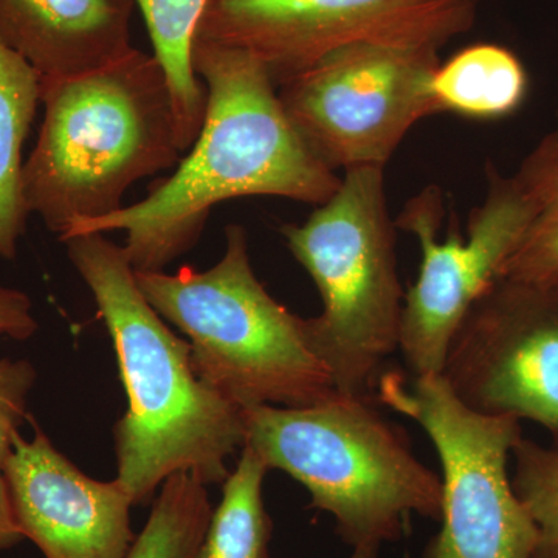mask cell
<instances>
[{
  "label": "cell",
  "mask_w": 558,
  "mask_h": 558,
  "mask_svg": "<svg viewBox=\"0 0 558 558\" xmlns=\"http://www.w3.org/2000/svg\"><path fill=\"white\" fill-rule=\"evenodd\" d=\"M439 50L355 44L279 87L282 108L332 171L385 168L418 120L436 112Z\"/></svg>",
  "instance_id": "cell-8"
},
{
  "label": "cell",
  "mask_w": 558,
  "mask_h": 558,
  "mask_svg": "<svg viewBox=\"0 0 558 558\" xmlns=\"http://www.w3.org/2000/svg\"><path fill=\"white\" fill-rule=\"evenodd\" d=\"M208 0H135L145 17L154 57L170 81L178 110L180 145L191 149L199 135L207 109V89L191 60L194 33Z\"/></svg>",
  "instance_id": "cell-17"
},
{
  "label": "cell",
  "mask_w": 558,
  "mask_h": 558,
  "mask_svg": "<svg viewBox=\"0 0 558 558\" xmlns=\"http://www.w3.org/2000/svg\"><path fill=\"white\" fill-rule=\"evenodd\" d=\"M531 219L499 278L558 290V112L556 126L512 175Z\"/></svg>",
  "instance_id": "cell-16"
},
{
  "label": "cell",
  "mask_w": 558,
  "mask_h": 558,
  "mask_svg": "<svg viewBox=\"0 0 558 558\" xmlns=\"http://www.w3.org/2000/svg\"><path fill=\"white\" fill-rule=\"evenodd\" d=\"M376 400L427 433L442 468L439 534L424 558H534L538 534L523 508L508 462L520 421L469 409L440 374H381Z\"/></svg>",
  "instance_id": "cell-7"
},
{
  "label": "cell",
  "mask_w": 558,
  "mask_h": 558,
  "mask_svg": "<svg viewBox=\"0 0 558 558\" xmlns=\"http://www.w3.org/2000/svg\"><path fill=\"white\" fill-rule=\"evenodd\" d=\"M211 269L135 271L157 314L189 336L193 366L240 409L314 405L337 395L307 341L304 318L279 304L256 278L244 227L231 223Z\"/></svg>",
  "instance_id": "cell-5"
},
{
  "label": "cell",
  "mask_w": 558,
  "mask_h": 558,
  "mask_svg": "<svg viewBox=\"0 0 558 558\" xmlns=\"http://www.w3.org/2000/svg\"><path fill=\"white\" fill-rule=\"evenodd\" d=\"M512 454L513 490L537 529L534 558H558V442L543 447L521 438Z\"/></svg>",
  "instance_id": "cell-20"
},
{
  "label": "cell",
  "mask_w": 558,
  "mask_h": 558,
  "mask_svg": "<svg viewBox=\"0 0 558 558\" xmlns=\"http://www.w3.org/2000/svg\"><path fill=\"white\" fill-rule=\"evenodd\" d=\"M207 486L191 473L171 475L126 558H196L211 519Z\"/></svg>",
  "instance_id": "cell-19"
},
{
  "label": "cell",
  "mask_w": 558,
  "mask_h": 558,
  "mask_svg": "<svg viewBox=\"0 0 558 558\" xmlns=\"http://www.w3.org/2000/svg\"><path fill=\"white\" fill-rule=\"evenodd\" d=\"M43 98L39 73L0 40V258H16L28 211L22 196V148Z\"/></svg>",
  "instance_id": "cell-15"
},
{
  "label": "cell",
  "mask_w": 558,
  "mask_h": 558,
  "mask_svg": "<svg viewBox=\"0 0 558 558\" xmlns=\"http://www.w3.org/2000/svg\"><path fill=\"white\" fill-rule=\"evenodd\" d=\"M385 168L344 171L339 190L301 226L281 227L322 296L307 341L337 395L376 400L385 360L399 351L403 293Z\"/></svg>",
  "instance_id": "cell-6"
},
{
  "label": "cell",
  "mask_w": 558,
  "mask_h": 558,
  "mask_svg": "<svg viewBox=\"0 0 558 558\" xmlns=\"http://www.w3.org/2000/svg\"><path fill=\"white\" fill-rule=\"evenodd\" d=\"M24 538L11 505L5 476L0 472V550L13 548Z\"/></svg>",
  "instance_id": "cell-23"
},
{
  "label": "cell",
  "mask_w": 558,
  "mask_h": 558,
  "mask_svg": "<svg viewBox=\"0 0 558 558\" xmlns=\"http://www.w3.org/2000/svg\"><path fill=\"white\" fill-rule=\"evenodd\" d=\"M62 242L112 337L130 400L116 427V480L134 505L179 472L223 484L227 459L245 442L242 409L197 376L191 344L145 299L123 247L105 233Z\"/></svg>",
  "instance_id": "cell-2"
},
{
  "label": "cell",
  "mask_w": 558,
  "mask_h": 558,
  "mask_svg": "<svg viewBox=\"0 0 558 558\" xmlns=\"http://www.w3.org/2000/svg\"><path fill=\"white\" fill-rule=\"evenodd\" d=\"M242 413L244 446L269 470L303 484L311 508L332 515L352 548L396 542L413 513L440 521V476L418 461L373 400L336 395L299 409L256 405Z\"/></svg>",
  "instance_id": "cell-4"
},
{
  "label": "cell",
  "mask_w": 558,
  "mask_h": 558,
  "mask_svg": "<svg viewBox=\"0 0 558 558\" xmlns=\"http://www.w3.org/2000/svg\"><path fill=\"white\" fill-rule=\"evenodd\" d=\"M478 0H208L194 39L248 51L275 86L355 44L436 49L475 22Z\"/></svg>",
  "instance_id": "cell-9"
},
{
  "label": "cell",
  "mask_w": 558,
  "mask_h": 558,
  "mask_svg": "<svg viewBox=\"0 0 558 558\" xmlns=\"http://www.w3.org/2000/svg\"><path fill=\"white\" fill-rule=\"evenodd\" d=\"M3 476L25 538L46 558H126L134 543L131 508L119 481L84 475L54 449L40 429L27 440L20 433Z\"/></svg>",
  "instance_id": "cell-12"
},
{
  "label": "cell",
  "mask_w": 558,
  "mask_h": 558,
  "mask_svg": "<svg viewBox=\"0 0 558 558\" xmlns=\"http://www.w3.org/2000/svg\"><path fill=\"white\" fill-rule=\"evenodd\" d=\"M529 75L523 61L498 44H475L440 62L432 80L436 112L464 119H508L526 101Z\"/></svg>",
  "instance_id": "cell-14"
},
{
  "label": "cell",
  "mask_w": 558,
  "mask_h": 558,
  "mask_svg": "<svg viewBox=\"0 0 558 558\" xmlns=\"http://www.w3.org/2000/svg\"><path fill=\"white\" fill-rule=\"evenodd\" d=\"M38 143L22 170L28 215L64 236L123 208L138 180L179 163L180 128L163 68L138 49L100 69L43 80Z\"/></svg>",
  "instance_id": "cell-3"
},
{
  "label": "cell",
  "mask_w": 558,
  "mask_h": 558,
  "mask_svg": "<svg viewBox=\"0 0 558 558\" xmlns=\"http://www.w3.org/2000/svg\"><path fill=\"white\" fill-rule=\"evenodd\" d=\"M36 371L27 360H0V472L5 465L14 436L24 422L27 399Z\"/></svg>",
  "instance_id": "cell-21"
},
{
  "label": "cell",
  "mask_w": 558,
  "mask_h": 558,
  "mask_svg": "<svg viewBox=\"0 0 558 558\" xmlns=\"http://www.w3.org/2000/svg\"><path fill=\"white\" fill-rule=\"evenodd\" d=\"M440 376L469 409L558 442V290L499 278L462 319Z\"/></svg>",
  "instance_id": "cell-11"
},
{
  "label": "cell",
  "mask_w": 558,
  "mask_h": 558,
  "mask_svg": "<svg viewBox=\"0 0 558 558\" xmlns=\"http://www.w3.org/2000/svg\"><path fill=\"white\" fill-rule=\"evenodd\" d=\"M191 60L207 89V109L189 156L145 199L81 220L61 241L123 230L132 269L163 271L197 244L220 202L274 196L318 207L339 190L341 178L312 153L253 54L194 39Z\"/></svg>",
  "instance_id": "cell-1"
},
{
  "label": "cell",
  "mask_w": 558,
  "mask_h": 558,
  "mask_svg": "<svg viewBox=\"0 0 558 558\" xmlns=\"http://www.w3.org/2000/svg\"><path fill=\"white\" fill-rule=\"evenodd\" d=\"M446 207L439 186L411 197L395 226L409 231L422 252L421 269L403 300L399 351L413 376L442 373L462 319L494 284L531 219L512 175L487 168L486 197L469 216L468 234L439 241Z\"/></svg>",
  "instance_id": "cell-10"
},
{
  "label": "cell",
  "mask_w": 558,
  "mask_h": 558,
  "mask_svg": "<svg viewBox=\"0 0 558 558\" xmlns=\"http://www.w3.org/2000/svg\"><path fill=\"white\" fill-rule=\"evenodd\" d=\"M135 0H0V40L40 80L69 78L130 53Z\"/></svg>",
  "instance_id": "cell-13"
},
{
  "label": "cell",
  "mask_w": 558,
  "mask_h": 558,
  "mask_svg": "<svg viewBox=\"0 0 558 558\" xmlns=\"http://www.w3.org/2000/svg\"><path fill=\"white\" fill-rule=\"evenodd\" d=\"M38 329L32 301L24 292L0 286V336L27 340Z\"/></svg>",
  "instance_id": "cell-22"
},
{
  "label": "cell",
  "mask_w": 558,
  "mask_h": 558,
  "mask_svg": "<svg viewBox=\"0 0 558 558\" xmlns=\"http://www.w3.org/2000/svg\"><path fill=\"white\" fill-rule=\"evenodd\" d=\"M269 468L248 446L222 484L196 558H270L271 520L264 505Z\"/></svg>",
  "instance_id": "cell-18"
},
{
  "label": "cell",
  "mask_w": 558,
  "mask_h": 558,
  "mask_svg": "<svg viewBox=\"0 0 558 558\" xmlns=\"http://www.w3.org/2000/svg\"><path fill=\"white\" fill-rule=\"evenodd\" d=\"M379 548H355L349 558H377Z\"/></svg>",
  "instance_id": "cell-24"
}]
</instances>
